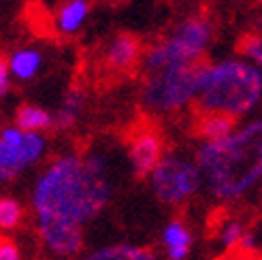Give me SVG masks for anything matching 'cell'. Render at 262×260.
<instances>
[{"instance_id": "6da1fadb", "label": "cell", "mask_w": 262, "mask_h": 260, "mask_svg": "<svg viewBox=\"0 0 262 260\" xmlns=\"http://www.w3.org/2000/svg\"><path fill=\"white\" fill-rule=\"evenodd\" d=\"M113 184L100 154L60 156L38 175L32 190L36 230L45 250L62 260L83 250V226L109 203Z\"/></svg>"}, {"instance_id": "7a4b0ae2", "label": "cell", "mask_w": 262, "mask_h": 260, "mask_svg": "<svg viewBox=\"0 0 262 260\" xmlns=\"http://www.w3.org/2000/svg\"><path fill=\"white\" fill-rule=\"evenodd\" d=\"M205 186L217 201H237L262 181V118L222 141H205L196 154Z\"/></svg>"}, {"instance_id": "3957f363", "label": "cell", "mask_w": 262, "mask_h": 260, "mask_svg": "<svg viewBox=\"0 0 262 260\" xmlns=\"http://www.w3.org/2000/svg\"><path fill=\"white\" fill-rule=\"evenodd\" d=\"M262 102V71L245 58L201 64L196 107L201 113L245 118Z\"/></svg>"}, {"instance_id": "277c9868", "label": "cell", "mask_w": 262, "mask_h": 260, "mask_svg": "<svg viewBox=\"0 0 262 260\" xmlns=\"http://www.w3.org/2000/svg\"><path fill=\"white\" fill-rule=\"evenodd\" d=\"M211 41L213 24L207 17L196 15L183 19L166 38L145 51V56H143L145 71L151 75L175 67H196V64H201Z\"/></svg>"}, {"instance_id": "5b68a950", "label": "cell", "mask_w": 262, "mask_h": 260, "mask_svg": "<svg viewBox=\"0 0 262 260\" xmlns=\"http://www.w3.org/2000/svg\"><path fill=\"white\" fill-rule=\"evenodd\" d=\"M201 64L151 73L145 85H143V102H145V107L158 113H173L188 107L190 102H196Z\"/></svg>"}, {"instance_id": "8992f818", "label": "cell", "mask_w": 262, "mask_h": 260, "mask_svg": "<svg viewBox=\"0 0 262 260\" xmlns=\"http://www.w3.org/2000/svg\"><path fill=\"white\" fill-rule=\"evenodd\" d=\"M149 184L156 199L175 207L188 203L203 188L205 177L196 160H190L186 156H164L149 175Z\"/></svg>"}, {"instance_id": "52a82bcc", "label": "cell", "mask_w": 262, "mask_h": 260, "mask_svg": "<svg viewBox=\"0 0 262 260\" xmlns=\"http://www.w3.org/2000/svg\"><path fill=\"white\" fill-rule=\"evenodd\" d=\"M45 151L41 133H24L19 128H5L0 133V181H11L34 164Z\"/></svg>"}, {"instance_id": "ba28073f", "label": "cell", "mask_w": 262, "mask_h": 260, "mask_svg": "<svg viewBox=\"0 0 262 260\" xmlns=\"http://www.w3.org/2000/svg\"><path fill=\"white\" fill-rule=\"evenodd\" d=\"M164 158V143L156 130H139L130 139L128 145V160L137 177H147L156 171Z\"/></svg>"}, {"instance_id": "9c48e42d", "label": "cell", "mask_w": 262, "mask_h": 260, "mask_svg": "<svg viewBox=\"0 0 262 260\" xmlns=\"http://www.w3.org/2000/svg\"><path fill=\"white\" fill-rule=\"evenodd\" d=\"M162 245L168 260H186L192 250V230L181 220H171L162 230Z\"/></svg>"}, {"instance_id": "30bf717a", "label": "cell", "mask_w": 262, "mask_h": 260, "mask_svg": "<svg viewBox=\"0 0 262 260\" xmlns=\"http://www.w3.org/2000/svg\"><path fill=\"white\" fill-rule=\"evenodd\" d=\"M141 56V43L133 34H117L107 47V62L113 69H130Z\"/></svg>"}, {"instance_id": "8fae6325", "label": "cell", "mask_w": 262, "mask_h": 260, "mask_svg": "<svg viewBox=\"0 0 262 260\" xmlns=\"http://www.w3.org/2000/svg\"><path fill=\"white\" fill-rule=\"evenodd\" d=\"M81 260H158V258L147 248H139V245H128V243H115V245H104V248L90 252Z\"/></svg>"}, {"instance_id": "7c38bea8", "label": "cell", "mask_w": 262, "mask_h": 260, "mask_svg": "<svg viewBox=\"0 0 262 260\" xmlns=\"http://www.w3.org/2000/svg\"><path fill=\"white\" fill-rule=\"evenodd\" d=\"M196 128L205 141H222L237 130V120L224 113H203Z\"/></svg>"}, {"instance_id": "4fadbf2b", "label": "cell", "mask_w": 262, "mask_h": 260, "mask_svg": "<svg viewBox=\"0 0 262 260\" xmlns=\"http://www.w3.org/2000/svg\"><path fill=\"white\" fill-rule=\"evenodd\" d=\"M88 11H90L88 0H69V3H64L58 11V15H56L58 30L64 32V34L75 32L83 24Z\"/></svg>"}, {"instance_id": "5bb4252c", "label": "cell", "mask_w": 262, "mask_h": 260, "mask_svg": "<svg viewBox=\"0 0 262 260\" xmlns=\"http://www.w3.org/2000/svg\"><path fill=\"white\" fill-rule=\"evenodd\" d=\"M247 228L241 220H237V218H228V220H224V222L220 224V228H217V243H220V248L224 250L226 254H234V252H239V248H241V241H243V237L247 235Z\"/></svg>"}, {"instance_id": "9a60e30c", "label": "cell", "mask_w": 262, "mask_h": 260, "mask_svg": "<svg viewBox=\"0 0 262 260\" xmlns=\"http://www.w3.org/2000/svg\"><path fill=\"white\" fill-rule=\"evenodd\" d=\"M17 128L24 130V133H41V130H47L51 124H54V118L43 111L41 107H32V105H24L17 109Z\"/></svg>"}, {"instance_id": "2e32d148", "label": "cell", "mask_w": 262, "mask_h": 260, "mask_svg": "<svg viewBox=\"0 0 262 260\" xmlns=\"http://www.w3.org/2000/svg\"><path fill=\"white\" fill-rule=\"evenodd\" d=\"M9 69L17 79H30L41 69V54L36 49H19L11 56Z\"/></svg>"}, {"instance_id": "e0dca14e", "label": "cell", "mask_w": 262, "mask_h": 260, "mask_svg": "<svg viewBox=\"0 0 262 260\" xmlns=\"http://www.w3.org/2000/svg\"><path fill=\"white\" fill-rule=\"evenodd\" d=\"M83 109V94L79 92V90H73V92H69V96L64 98L62 107L58 109L56 118H54V124L58 128H69L75 124V120L79 118V113Z\"/></svg>"}, {"instance_id": "ac0fdd59", "label": "cell", "mask_w": 262, "mask_h": 260, "mask_svg": "<svg viewBox=\"0 0 262 260\" xmlns=\"http://www.w3.org/2000/svg\"><path fill=\"white\" fill-rule=\"evenodd\" d=\"M24 220V207L19 201L3 197L0 199V232L15 230Z\"/></svg>"}, {"instance_id": "d6986e66", "label": "cell", "mask_w": 262, "mask_h": 260, "mask_svg": "<svg viewBox=\"0 0 262 260\" xmlns=\"http://www.w3.org/2000/svg\"><path fill=\"white\" fill-rule=\"evenodd\" d=\"M239 51L245 60H250L262 71V34H256V32L245 34L239 43Z\"/></svg>"}, {"instance_id": "ffe728a7", "label": "cell", "mask_w": 262, "mask_h": 260, "mask_svg": "<svg viewBox=\"0 0 262 260\" xmlns=\"http://www.w3.org/2000/svg\"><path fill=\"white\" fill-rule=\"evenodd\" d=\"M0 260H21V252L13 241L0 239Z\"/></svg>"}, {"instance_id": "44dd1931", "label": "cell", "mask_w": 262, "mask_h": 260, "mask_svg": "<svg viewBox=\"0 0 262 260\" xmlns=\"http://www.w3.org/2000/svg\"><path fill=\"white\" fill-rule=\"evenodd\" d=\"M9 75H11L9 62L3 56H0V98H3L9 92Z\"/></svg>"}, {"instance_id": "7402d4cb", "label": "cell", "mask_w": 262, "mask_h": 260, "mask_svg": "<svg viewBox=\"0 0 262 260\" xmlns=\"http://www.w3.org/2000/svg\"><path fill=\"white\" fill-rule=\"evenodd\" d=\"M230 260H250V258H241V256H230Z\"/></svg>"}, {"instance_id": "603a6c76", "label": "cell", "mask_w": 262, "mask_h": 260, "mask_svg": "<svg viewBox=\"0 0 262 260\" xmlns=\"http://www.w3.org/2000/svg\"><path fill=\"white\" fill-rule=\"evenodd\" d=\"M258 260H262V254H260V258H258Z\"/></svg>"}]
</instances>
